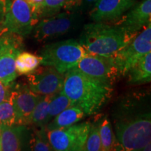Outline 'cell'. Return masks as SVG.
I'll return each instance as SVG.
<instances>
[{
  "label": "cell",
  "mask_w": 151,
  "mask_h": 151,
  "mask_svg": "<svg viewBox=\"0 0 151 151\" xmlns=\"http://www.w3.org/2000/svg\"><path fill=\"white\" fill-rule=\"evenodd\" d=\"M149 97L134 92L122 97L113 112L116 151H141L150 143Z\"/></svg>",
  "instance_id": "cell-1"
},
{
  "label": "cell",
  "mask_w": 151,
  "mask_h": 151,
  "mask_svg": "<svg viewBox=\"0 0 151 151\" xmlns=\"http://www.w3.org/2000/svg\"><path fill=\"white\" fill-rule=\"evenodd\" d=\"M112 86L94 80L74 67L65 73L62 92L73 106L82 109L86 116H92L108 102L113 92Z\"/></svg>",
  "instance_id": "cell-2"
},
{
  "label": "cell",
  "mask_w": 151,
  "mask_h": 151,
  "mask_svg": "<svg viewBox=\"0 0 151 151\" xmlns=\"http://www.w3.org/2000/svg\"><path fill=\"white\" fill-rule=\"evenodd\" d=\"M137 35L129 32L118 22H94L84 26L78 42L87 53L113 57Z\"/></svg>",
  "instance_id": "cell-3"
},
{
  "label": "cell",
  "mask_w": 151,
  "mask_h": 151,
  "mask_svg": "<svg viewBox=\"0 0 151 151\" xmlns=\"http://www.w3.org/2000/svg\"><path fill=\"white\" fill-rule=\"evenodd\" d=\"M87 53L78 41L69 40L46 45L41 51V65L48 66L58 72L65 73L76 67L81 58Z\"/></svg>",
  "instance_id": "cell-4"
},
{
  "label": "cell",
  "mask_w": 151,
  "mask_h": 151,
  "mask_svg": "<svg viewBox=\"0 0 151 151\" xmlns=\"http://www.w3.org/2000/svg\"><path fill=\"white\" fill-rule=\"evenodd\" d=\"M39 21L32 7L24 0H11L1 25L7 32L24 37L29 35Z\"/></svg>",
  "instance_id": "cell-5"
},
{
  "label": "cell",
  "mask_w": 151,
  "mask_h": 151,
  "mask_svg": "<svg viewBox=\"0 0 151 151\" xmlns=\"http://www.w3.org/2000/svg\"><path fill=\"white\" fill-rule=\"evenodd\" d=\"M24 49L23 37L6 32L0 36V81L10 86L16 80L17 57Z\"/></svg>",
  "instance_id": "cell-6"
},
{
  "label": "cell",
  "mask_w": 151,
  "mask_h": 151,
  "mask_svg": "<svg viewBox=\"0 0 151 151\" xmlns=\"http://www.w3.org/2000/svg\"><path fill=\"white\" fill-rule=\"evenodd\" d=\"M150 50L151 23H149L131 42L113 57L118 69V76H127L137 62Z\"/></svg>",
  "instance_id": "cell-7"
},
{
  "label": "cell",
  "mask_w": 151,
  "mask_h": 151,
  "mask_svg": "<svg viewBox=\"0 0 151 151\" xmlns=\"http://www.w3.org/2000/svg\"><path fill=\"white\" fill-rule=\"evenodd\" d=\"M91 122H84L69 127L46 131L54 151H83Z\"/></svg>",
  "instance_id": "cell-8"
},
{
  "label": "cell",
  "mask_w": 151,
  "mask_h": 151,
  "mask_svg": "<svg viewBox=\"0 0 151 151\" xmlns=\"http://www.w3.org/2000/svg\"><path fill=\"white\" fill-rule=\"evenodd\" d=\"M76 68L88 76L113 86L118 76V69L113 57L86 53Z\"/></svg>",
  "instance_id": "cell-9"
},
{
  "label": "cell",
  "mask_w": 151,
  "mask_h": 151,
  "mask_svg": "<svg viewBox=\"0 0 151 151\" xmlns=\"http://www.w3.org/2000/svg\"><path fill=\"white\" fill-rule=\"evenodd\" d=\"M78 18V15L70 11L43 18L34 28L35 39L42 41L65 35L75 27Z\"/></svg>",
  "instance_id": "cell-10"
},
{
  "label": "cell",
  "mask_w": 151,
  "mask_h": 151,
  "mask_svg": "<svg viewBox=\"0 0 151 151\" xmlns=\"http://www.w3.org/2000/svg\"><path fill=\"white\" fill-rule=\"evenodd\" d=\"M65 74L48 66L37 67L27 75V86L40 96L53 95L62 90Z\"/></svg>",
  "instance_id": "cell-11"
},
{
  "label": "cell",
  "mask_w": 151,
  "mask_h": 151,
  "mask_svg": "<svg viewBox=\"0 0 151 151\" xmlns=\"http://www.w3.org/2000/svg\"><path fill=\"white\" fill-rule=\"evenodd\" d=\"M10 97L16 113V124L29 125L32 114L42 96L35 93L27 84H11Z\"/></svg>",
  "instance_id": "cell-12"
},
{
  "label": "cell",
  "mask_w": 151,
  "mask_h": 151,
  "mask_svg": "<svg viewBox=\"0 0 151 151\" xmlns=\"http://www.w3.org/2000/svg\"><path fill=\"white\" fill-rule=\"evenodd\" d=\"M135 4V0H99L90 12L94 22L112 21L121 17Z\"/></svg>",
  "instance_id": "cell-13"
},
{
  "label": "cell",
  "mask_w": 151,
  "mask_h": 151,
  "mask_svg": "<svg viewBox=\"0 0 151 151\" xmlns=\"http://www.w3.org/2000/svg\"><path fill=\"white\" fill-rule=\"evenodd\" d=\"M31 132L27 125H1L2 151H27L30 148Z\"/></svg>",
  "instance_id": "cell-14"
},
{
  "label": "cell",
  "mask_w": 151,
  "mask_h": 151,
  "mask_svg": "<svg viewBox=\"0 0 151 151\" xmlns=\"http://www.w3.org/2000/svg\"><path fill=\"white\" fill-rule=\"evenodd\" d=\"M150 16L151 0H144L117 22L129 32L138 34L142 28L150 23Z\"/></svg>",
  "instance_id": "cell-15"
},
{
  "label": "cell",
  "mask_w": 151,
  "mask_h": 151,
  "mask_svg": "<svg viewBox=\"0 0 151 151\" xmlns=\"http://www.w3.org/2000/svg\"><path fill=\"white\" fill-rule=\"evenodd\" d=\"M86 116V113L82 109L76 106H72L54 117L53 120L47 124L46 130L49 131L69 127L81 121Z\"/></svg>",
  "instance_id": "cell-16"
},
{
  "label": "cell",
  "mask_w": 151,
  "mask_h": 151,
  "mask_svg": "<svg viewBox=\"0 0 151 151\" xmlns=\"http://www.w3.org/2000/svg\"><path fill=\"white\" fill-rule=\"evenodd\" d=\"M128 80L132 84H141L150 82L151 52L143 56L127 73Z\"/></svg>",
  "instance_id": "cell-17"
},
{
  "label": "cell",
  "mask_w": 151,
  "mask_h": 151,
  "mask_svg": "<svg viewBox=\"0 0 151 151\" xmlns=\"http://www.w3.org/2000/svg\"><path fill=\"white\" fill-rule=\"evenodd\" d=\"M41 65L40 56L28 52H21L16 60V69L18 75H28Z\"/></svg>",
  "instance_id": "cell-18"
},
{
  "label": "cell",
  "mask_w": 151,
  "mask_h": 151,
  "mask_svg": "<svg viewBox=\"0 0 151 151\" xmlns=\"http://www.w3.org/2000/svg\"><path fill=\"white\" fill-rule=\"evenodd\" d=\"M99 136L101 150L116 151V139L111 122L107 117L99 120Z\"/></svg>",
  "instance_id": "cell-19"
},
{
  "label": "cell",
  "mask_w": 151,
  "mask_h": 151,
  "mask_svg": "<svg viewBox=\"0 0 151 151\" xmlns=\"http://www.w3.org/2000/svg\"><path fill=\"white\" fill-rule=\"evenodd\" d=\"M52 97V95L41 97L32 114L30 124H35L38 128H46V126L48 123V106Z\"/></svg>",
  "instance_id": "cell-20"
},
{
  "label": "cell",
  "mask_w": 151,
  "mask_h": 151,
  "mask_svg": "<svg viewBox=\"0 0 151 151\" xmlns=\"http://www.w3.org/2000/svg\"><path fill=\"white\" fill-rule=\"evenodd\" d=\"M73 8V0H44L39 11V19L58 14L62 9L71 10Z\"/></svg>",
  "instance_id": "cell-21"
},
{
  "label": "cell",
  "mask_w": 151,
  "mask_h": 151,
  "mask_svg": "<svg viewBox=\"0 0 151 151\" xmlns=\"http://www.w3.org/2000/svg\"><path fill=\"white\" fill-rule=\"evenodd\" d=\"M72 106L73 104L71 100L62 91L52 95L48 106V122L62 111Z\"/></svg>",
  "instance_id": "cell-22"
},
{
  "label": "cell",
  "mask_w": 151,
  "mask_h": 151,
  "mask_svg": "<svg viewBox=\"0 0 151 151\" xmlns=\"http://www.w3.org/2000/svg\"><path fill=\"white\" fill-rule=\"evenodd\" d=\"M30 150L31 151H52L47 137L45 127L35 129L31 134L30 139Z\"/></svg>",
  "instance_id": "cell-23"
},
{
  "label": "cell",
  "mask_w": 151,
  "mask_h": 151,
  "mask_svg": "<svg viewBox=\"0 0 151 151\" xmlns=\"http://www.w3.org/2000/svg\"><path fill=\"white\" fill-rule=\"evenodd\" d=\"M99 120L91 122L83 151H102L99 136Z\"/></svg>",
  "instance_id": "cell-24"
},
{
  "label": "cell",
  "mask_w": 151,
  "mask_h": 151,
  "mask_svg": "<svg viewBox=\"0 0 151 151\" xmlns=\"http://www.w3.org/2000/svg\"><path fill=\"white\" fill-rule=\"evenodd\" d=\"M0 123L1 125L12 126L16 124V113L10 96L0 103Z\"/></svg>",
  "instance_id": "cell-25"
},
{
  "label": "cell",
  "mask_w": 151,
  "mask_h": 151,
  "mask_svg": "<svg viewBox=\"0 0 151 151\" xmlns=\"http://www.w3.org/2000/svg\"><path fill=\"white\" fill-rule=\"evenodd\" d=\"M11 85L10 86H6L0 81V103L8 99L10 96Z\"/></svg>",
  "instance_id": "cell-26"
},
{
  "label": "cell",
  "mask_w": 151,
  "mask_h": 151,
  "mask_svg": "<svg viewBox=\"0 0 151 151\" xmlns=\"http://www.w3.org/2000/svg\"><path fill=\"white\" fill-rule=\"evenodd\" d=\"M99 0H82L80 6L83 9L92 8Z\"/></svg>",
  "instance_id": "cell-27"
},
{
  "label": "cell",
  "mask_w": 151,
  "mask_h": 151,
  "mask_svg": "<svg viewBox=\"0 0 151 151\" xmlns=\"http://www.w3.org/2000/svg\"><path fill=\"white\" fill-rule=\"evenodd\" d=\"M141 151H151L150 143H149L148 145H146V146L144 147V148H143V150H141Z\"/></svg>",
  "instance_id": "cell-28"
},
{
  "label": "cell",
  "mask_w": 151,
  "mask_h": 151,
  "mask_svg": "<svg viewBox=\"0 0 151 151\" xmlns=\"http://www.w3.org/2000/svg\"><path fill=\"white\" fill-rule=\"evenodd\" d=\"M7 32L6 29H5L2 26H1V24H0V36H1V35H3V34L4 33V32Z\"/></svg>",
  "instance_id": "cell-29"
},
{
  "label": "cell",
  "mask_w": 151,
  "mask_h": 151,
  "mask_svg": "<svg viewBox=\"0 0 151 151\" xmlns=\"http://www.w3.org/2000/svg\"><path fill=\"white\" fill-rule=\"evenodd\" d=\"M1 124L0 123V138H1Z\"/></svg>",
  "instance_id": "cell-30"
},
{
  "label": "cell",
  "mask_w": 151,
  "mask_h": 151,
  "mask_svg": "<svg viewBox=\"0 0 151 151\" xmlns=\"http://www.w3.org/2000/svg\"><path fill=\"white\" fill-rule=\"evenodd\" d=\"M0 151H2V149H1V138H0Z\"/></svg>",
  "instance_id": "cell-31"
}]
</instances>
